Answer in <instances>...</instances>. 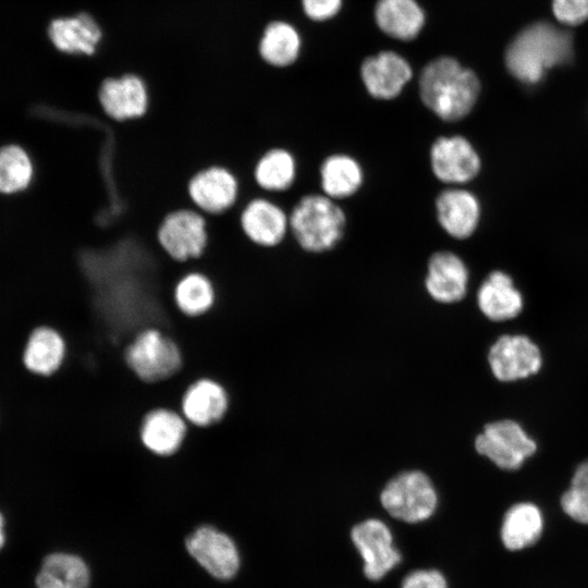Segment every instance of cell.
<instances>
[{
	"label": "cell",
	"mask_w": 588,
	"mask_h": 588,
	"mask_svg": "<svg viewBox=\"0 0 588 588\" xmlns=\"http://www.w3.org/2000/svg\"><path fill=\"white\" fill-rule=\"evenodd\" d=\"M422 103L439 119L457 122L474 109L480 95L476 73L455 58L443 56L425 65L418 79Z\"/></svg>",
	"instance_id": "1"
},
{
	"label": "cell",
	"mask_w": 588,
	"mask_h": 588,
	"mask_svg": "<svg viewBox=\"0 0 588 588\" xmlns=\"http://www.w3.org/2000/svg\"><path fill=\"white\" fill-rule=\"evenodd\" d=\"M573 54L572 35L547 22L524 28L505 52L509 72L525 84H537L547 70L568 62Z\"/></svg>",
	"instance_id": "2"
},
{
	"label": "cell",
	"mask_w": 588,
	"mask_h": 588,
	"mask_svg": "<svg viewBox=\"0 0 588 588\" xmlns=\"http://www.w3.org/2000/svg\"><path fill=\"white\" fill-rule=\"evenodd\" d=\"M290 234L307 253L333 249L343 238L346 215L336 200L324 194H306L289 211Z\"/></svg>",
	"instance_id": "3"
},
{
	"label": "cell",
	"mask_w": 588,
	"mask_h": 588,
	"mask_svg": "<svg viewBox=\"0 0 588 588\" xmlns=\"http://www.w3.org/2000/svg\"><path fill=\"white\" fill-rule=\"evenodd\" d=\"M124 360L134 376L145 383H157L176 375L183 366L177 342L157 327L137 332L125 346Z\"/></svg>",
	"instance_id": "4"
},
{
	"label": "cell",
	"mask_w": 588,
	"mask_h": 588,
	"mask_svg": "<svg viewBox=\"0 0 588 588\" xmlns=\"http://www.w3.org/2000/svg\"><path fill=\"white\" fill-rule=\"evenodd\" d=\"M380 501L392 517L405 523H419L434 513L438 494L426 474L409 470L399 474L387 483Z\"/></svg>",
	"instance_id": "5"
},
{
	"label": "cell",
	"mask_w": 588,
	"mask_h": 588,
	"mask_svg": "<svg viewBox=\"0 0 588 588\" xmlns=\"http://www.w3.org/2000/svg\"><path fill=\"white\" fill-rule=\"evenodd\" d=\"M157 240L164 253L177 262L200 258L208 245V221L194 207L170 211L162 219Z\"/></svg>",
	"instance_id": "6"
},
{
	"label": "cell",
	"mask_w": 588,
	"mask_h": 588,
	"mask_svg": "<svg viewBox=\"0 0 588 588\" xmlns=\"http://www.w3.org/2000/svg\"><path fill=\"white\" fill-rule=\"evenodd\" d=\"M475 448L499 468L517 470L536 453L537 443L517 421L501 419L483 427Z\"/></svg>",
	"instance_id": "7"
},
{
	"label": "cell",
	"mask_w": 588,
	"mask_h": 588,
	"mask_svg": "<svg viewBox=\"0 0 588 588\" xmlns=\"http://www.w3.org/2000/svg\"><path fill=\"white\" fill-rule=\"evenodd\" d=\"M430 168L436 179L449 186H464L474 181L482 168L474 144L463 135L439 136L430 147Z\"/></svg>",
	"instance_id": "8"
},
{
	"label": "cell",
	"mask_w": 588,
	"mask_h": 588,
	"mask_svg": "<svg viewBox=\"0 0 588 588\" xmlns=\"http://www.w3.org/2000/svg\"><path fill=\"white\" fill-rule=\"evenodd\" d=\"M539 346L525 334H503L491 345L488 363L492 375L513 382L536 375L542 367Z\"/></svg>",
	"instance_id": "9"
},
{
	"label": "cell",
	"mask_w": 588,
	"mask_h": 588,
	"mask_svg": "<svg viewBox=\"0 0 588 588\" xmlns=\"http://www.w3.org/2000/svg\"><path fill=\"white\" fill-rule=\"evenodd\" d=\"M187 193L194 208L206 216H218L236 206L240 183L230 169L212 164L197 171L189 179Z\"/></svg>",
	"instance_id": "10"
},
{
	"label": "cell",
	"mask_w": 588,
	"mask_h": 588,
	"mask_svg": "<svg viewBox=\"0 0 588 588\" xmlns=\"http://www.w3.org/2000/svg\"><path fill=\"white\" fill-rule=\"evenodd\" d=\"M244 235L256 246H281L290 234L289 212L277 200L266 195L250 198L240 212Z\"/></svg>",
	"instance_id": "11"
},
{
	"label": "cell",
	"mask_w": 588,
	"mask_h": 588,
	"mask_svg": "<svg viewBox=\"0 0 588 588\" xmlns=\"http://www.w3.org/2000/svg\"><path fill=\"white\" fill-rule=\"evenodd\" d=\"M97 100L102 113L114 122L138 120L146 115L150 105L147 86L135 74L103 79Z\"/></svg>",
	"instance_id": "12"
},
{
	"label": "cell",
	"mask_w": 588,
	"mask_h": 588,
	"mask_svg": "<svg viewBox=\"0 0 588 588\" xmlns=\"http://www.w3.org/2000/svg\"><path fill=\"white\" fill-rule=\"evenodd\" d=\"M189 554L213 577L231 579L238 571L240 554L234 541L217 528L203 525L186 539Z\"/></svg>",
	"instance_id": "13"
},
{
	"label": "cell",
	"mask_w": 588,
	"mask_h": 588,
	"mask_svg": "<svg viewBox=\"0 0 588 588\" xmlns=\"http://www.w3.org/2000/svg\"><path fill=\"white\" fill-rule=\"evenodd\" d=\"M354 546L364 559V573L370 580H379L401 561L393 547L388 526L376 518L355 525L351 531Z\"/></svg>",
	"instance_id": "14"
},
{
	"label": "cell",
	"mask_w": 588,
	"mask_h": 588,
	"mask_svg": "<svg viewBox=\"0 0 588 588\" xmlns=\"http://www.w3.org/2000/svg\"><path fill=\"white\" fill-rule=\"evenodd\" d=\"M441 229L455 240H467L477 231L482 208L475 193L464 186H449L434 200Z\"/></svg>",
	"instance_id": "15"
},
{
	"label": "cell",
	"mask_w": 588,
	"mask_h": 588,
	"mask_svg": "<svg viewBox=\"0 0 588 588\" xmlns=\"http://www.w3.org/2000/svg\"><path fill=\"white\" fill-rule=\"evenodd\" d=\"M412 76L408 61L390 50L366 58L360 65L363 84L367 93L378 100L399 97Z\"/></svg>",
	"instance_id": "16"
},
{
	"label": "cell",
	"mask_w": 588,
	"mask_h": 588,
	"mask_svg": "<svg viewBox=\"0 0 588 588\" xmlns=\"http://www.w3.org/2000/svg\"><path fill=\"white\" fill-rule=\"evenodd\" d=\"M469 269L464 259L451 250H438L427 262L425 289L429 296L441 304L462 301L468 290Z\"/></svg>",
	"instance_id": "17"
},
{
	"label": "cell",
	"mask_w": 588,
	"mask_h": 588,
	"mask_svg": "<svg viewBox=\"0 0 588 588\" xmlns=\"http://www.w3.org/2000/svg\"><path fill=\"white\" fill-rule=\"evenodd\" d=\"M229 406L225 388L219 381L205 377L189 383L180 400L183 417L197 428H209L220 422Z\"/></svg>",
	"instance_id": "18"
},
{
	"label": "cell",
	"mask_w": 588,
	"mask_h": 588,
	"mask_svg": "<svg viewBox=\"0 0 588 588\" xmlns=\"http://www.w3.org/2000/svg\"><path fill=\"white\" fill-rule=\"evenodd\" d=\"M187 431L185 418L179 413L169 407H156L143 416L138 436L149 453L169 457L181 450Z\"/></svg>",
	"instance_id": "19"
},
{
	"label": "cell",
	"mask_w": 588,
	"mask_h": 588,
	"mask_svg": "<svg viewBox=\"0 0 588 588\" xmlns=\"http://www.w3.org/2000/svg\"><path fill=\"white\" fill-rule=\"evenodd\" d=\"M477 306L491 321L503 322L520 315L525 301L512 275L493 270L483 279L477 291Z\"/></svg>",
	"instance_id": "20"
},
{
	"label": "cell",
	"mask_w": 588,
	"mask_h": 588,
	"mask_svg": "<svg viewBox=\"0 0 588 588\" xmlns=\"http://www.w3.org/2000/svg\"><path fill=\"white\" fill-rule=\"evenodd\" d=\"M48 36L62 52L90 56L96 51L102 32L91 15L79 13L53 20L48 27Z\"/></svg>",
	"instance_id": "21"
},
{
	"label": "cell",
	"mask_w": 588,
	"mask_h": 588,
	"mask_svg": "<svg viewBox=\"0 0 588 588\" xmlns=\"http://www.w3.org/2000/svg\"><path fill=\"white\" fill-rule=\"evenodd\" d=\"M373 16L382 33L403 41L416 38L426 21L425 12L416 0H378Z\"/></svg>",
	"instance_id": "22"
},
{
	"label": "cell",
	"mask_w": 588,
	"mask_h": 588,
	"mask_svg": "<svg viewBox=\"0 0 588 588\" xmlns=\"http://www.w3.org/2000/svg\"><path fill=\"white\" fill-rule=\"evenodd\" d=\"M253 174L262 195L286 193L296 181L297 161L289 148L273 146L258 158Z\"/></svg>",
	"instance_id": "23"
},
{
	"label": "cell",
	"mask_w": 588,
	"mask_h": 588,
	"mask_svg": "<svg viewBox=\"0 0 588 588\" xmlns=\"http://www.w3.org/2000/svg\"><path fill=\"white\" fill-rule=\"evenodd\" d=\"M320 186L322 194L340 200L355 195L364 184V169L351 155L336 152L329 155L320 164Z\"/></svg>",
	"instance_id": "24"
},
{
	"label": "cell",
	"mask_w": 588,
	"mask_h": 588,
	"mask_svg": "<svg viewBox=\"0 0 588 588\" xmlns=\"http://www.w3.org/2000/svg\"><path fill=\"white\" fill-rule=\"evenodd\" d=\"M65 353L66 344L60 332L50 327H39L27 340L23 364L35 375L51 376L62 366Z\"/></svg>",
	"instance_id": "25"
},
{
	"label": "cell",
	"mask_w": 588,
	"mask_h": 588,
	"mask_svg": "<svg viewBox=\"0 0 588 588\" xmlns=\"http://www.w3.org/2000/svg\"><path fill=\"white\" fill-rule=\"evenodd\" d=\"M89 569L77 555L54 552L47 555L36 576V588H88Z\"/></svg>",
	"instance_id": "26"
},
{
	"label": "cell",
	"mask_w": 588,
	"mask_h": 588,
	"mask_svg": "<svg viewBox=\"0 0 588 588\" xmlns=\"http://www.w3.org/2000/svg\"><path fill=\"white\" fill-rule=\"evenodd\" d=\"M543 530L540 509L530 502L511 506L503 518L501 538L509 550H520L534 544Z\"/></svg>",
	"instance_id": "27"
},
{
	"label": "cell",
	"mask_w": 588,
	"mask_h": 588,
	"mask_svg": "<svg viewBox=\"0 0 588 588\" xmlns=\"http://www.w3.org/2000/svg\"><path fill=\"white\" fill-rule=\"evenodd\" d=\"M216 296L211 279L194 269L184 273L173 289V302L177 310L189 318L209 313L215 306Z\"/></svg>",
	"instance_id": "28"
},
{
	"label": "cell",
	"mask_w": 588,
	"mask_h": 588,
	"mask_svg": "<svg viewBox=\"0 0 588 588\" xmlns=\"http://www.w3.org/2000/svg\"><path fill=\"white\" fill-rule=\"evenodd\" d=\"M302 39L297 29L284 21L269 23L259 40V54L272 66L293 64L301 52Z\"/></svg>",
	"instance_id": "29"
},
{
	"label": "cell",
	"mask_w": 588,
	"mask_h": 588,
	"mask_svg": "<svg viewBox=\"0 0 588 588\" xmlns=\"http://www.w3.org/2000/svg\"><path fill=\"white\" fill-rule=\"evenodd\" d=\"M33 174L27 154L17 146L0 149V192L14 193L24 189Z\"/></svg>",
	"instance_id": "30"
},
{
	"label": "cell",
	"mask_w": 588,
	"mask_h": 588,
	"mask_svg": "<svg viewBox=\"0 0 588 588\" xmlns=\"http://www.w3.org/2000/svg\"><path fill=\"white\" fill-rule=\"evenodd\" d=\"M561 507L574 520L588 524V461L575 469L569 488L561 497Z\"/></svg>",
	"instance_id": "31"
},
{
	"label": "cell",
	"mask_w": 588,
	"mask_h": 588,
	"mask_svg": "<svg viewBox=\"0 0 588 588\" xmlns=\"http://www.w3.org/2000/svg\"><path fill=\"white\" fill-rule=\"evenodd\" d=\"M552 11L565 25H577L588 20V0H553Z\"/></svg>",
	"instance_id": "32"
},
{
	"label": "cell",
	"mask_w": 588,
	"mask_h": 588,
	"mask_svg": "<svg viewBox=\"0 0 588 588\" xmlns=\"http://www.w3.org/2000/svg\"><path fill=\"white\" fill-rule=\"evenodd\" d=\"M306 16L316 22L334 17L341 10L343 0H301Z\"/></svg>",
	"instance_id": "33"
},
{
	"label": "cell",
	"mask_w": 588,
	"mask_h": 588,
	"mask_svg": "<svg viewBox=\"0 0 588 588\" xmlns=\"http://www.w3.org/2000/svg\"><path fill=\"white\" fill-rule=\"evenodd\" d=\"M402 588H448V584L439 571L419 569L409 573L404 578Z\"/></svg>",
	"instance_id": "34"
},
{
	"label": "cell",
	"mask_w": 588,
	"mask_h": 588,
	"mask_svg": "<svg viewBox=\"0 0 588 588\" xmlns=\"http://www.w3.org/2000/svg\"><path fill=\"white\" fill-rule=\"evenodd\" d=\"M5 542V531H4V518L2 513L0 512V550L3 547Z\"/></svg>",
	"instance_id": "35"
}]
</instances>
